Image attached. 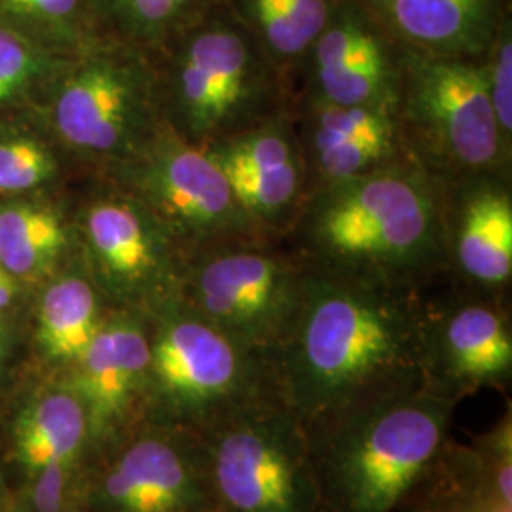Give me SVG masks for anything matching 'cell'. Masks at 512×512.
I'll list each match as a JSON object with an SVG mask.
<instances>
[{"instance_id": "obj_1", "label": "cell", "mask_w": 512, "mask_h": 512, "mask_svg": "<svg viewBox=\"0 0 512 512\" xmlns=\"http://www.w3.org/2000/svg\"><path fill=\"white\" fill-rule=\"evenodd\" d=\"M423 289L308 266L275 389L304 427L357 403L429 385Z\"/></svg>"}, {"instance_id": "obj_2", "label": "cell", "mask_w": 512, "mask_h": 512, "mask_svg": "<svg viewBox=\"0 0 512 512\" xmlns=\"http://www.w3.org/2000/svg\"><path fill=\"white\" fill-rule=\"evenodd\" d=\"M281 241L342 277L425 289L448 274L442 190L414 160L313 188Z\"/></svg>"}, {"instance_id": "obj_3", "label": "cell", "mask_w": 512, "mask_h": 512, "mask_svg": "<svg viewBox=\"0 0 512 512\" xmlns=\"http://www.w3.org/2000/svg\"><path fill=\"white\" fill-rule=\"evenodd\" d=\"M458 406L425 385L304 427L323 512L395 511L448 444Z\"/></svg>"}, {"instance_id": "obj_4", "label": "cell", "mask_w": 512, "mask_h": 512, "mask_svg": "<svg viewBox=\"0 0 512 512\" xmlns=\"http://www.w3.org/2000/svg\"><path fill=\"white\" fill-rule=\"evenodd\" d=\"M158 76L165 126L209 148L291 109L293 95L247 29L217 0L167 46Z\"/></svg>"}, {"instance_id": "obj_5", "label": "cell", "mask_w": 512, "mask_h": 512, "mask_svg": "<svg viewBox=\"0 0 512 512\" xmlns=\"http://www.w3.org/2000/svg\"><path fill=\"white\" fill-rule=\"evenodd\" d=\"M395 120L406 154L437 183L511 177L512 148L495 124L480 59L401 46Z\"/></svg>"}, {"instance_id": "obj_6", "label": "cell", "mask_w": 512, "mask_h": 512, "mask_svg": "<svg viewBox=\"0 0 512 512\" xmlns=\"http://www.w3.org/2000/svg\"><path fill=\"white\" fill-rule=\"evenodd\" d=\"M158 311L147 393L169 427L200 435L249 404L277 397L272 359L241 346L181 298Z\"/></svg>"}, {"instance_id": "obj_7", "label": "cell", "mask_w": 512, "mask_h": 512, "mask_svg": "<svg viewBox=\"0 0 512 512\" xmlns=\"http://www.w3.org/2000/svg\"><path fill=\"white\" fill-rule=\"evenodd\" d=\"M198 437L215 512H323L306 429L279 397Z\"/></svg>"}, {"instance_id": "obj_8", "label": "cell", "mask_w": 512, "mask_h": 512, "mask_svg": "<svg viewBox=\"0 0 512 512\" xmlns=\"http://www.w3.org/2000/svg\"><path fill=\"white\" fill-rule=\"evenodd\" d=\"M308 266L274 238L232 239L184 262V306L275 361L300 306Z\"/></svg>"}, {"instance_id": "obj_9", "label": "cell", "mask_w": 512, "mask_h": 512, "mask_svg": "<svg viewBox=\"0 0 512 512\" xmlns=\"http://www.w3.org/2000/svg\"><path fill=\"white\" fill-rule=\"evenodd\" d=\"M116 171L186 258L232 239L268 238L243 213L207 150L188 145L169 128Z\"/></svg>"}, {"instance_id": "obj_10", "label": "cell", "mask_w": 512, "mask_h": 512, "mask_svg": "<svg viewBox=\"0 0 512 512\" xmlns=\"http://www.w3.org/2000/svg\"><path fill=\"white\" fill-rule=\"evenodd\" d=\"M55 128L71 147L128 164L164 131L158 76L128 52L97 50L63 82Z\"/></svg>"}, {"instance_id": "obj_11", "label": "cell", "mask_w": 512, "mask_h": 512, "mask_svg": "<svg viewBox=\"0 0 512 512\" xmlns=\"http://www.w3.org/2000/svg\"><path fill=\"white\" fill-rule=\"evenodd\" d=\"M425 344L429 385L458 403L482 389L511 384L512 325L505 296L458 285L444 298H427Z\"/></svg>"}, {"instance_id": "obj_12", "label": "cell", "mask_w": 512, "mask_h": 512, "mask_svg": "<svg viewBox=\"0 0 512 512\" xmlns=\"http://www.w3.org/2000/svg\"><path fill=\"white\" fill-rule=\"evenodd\" d=\"M399 74L401 44L361 0H336L311 46L296 95L395 114Z\"/></svg>"}, {"instance_id": "obj_13", "label": "cell", "mask_w": 512, "mask_h": 512, "mask_svg": "<svg viewBox=\"0 0 512 512\" xmlns=\"http://www.w3.org/2000/svg\"><path fill=\"white\" fill-rule=\"evenodd\" d=\"M99 505L105 512H215L200 437L169 425L139 433L101 476Z\"/></svg>"}, {"instance_id": "obj_14", "label": "cell", "mask_w": 512, "mask_h": 512, "mask_svg": "<svg viewBox=\"0 0 512 512\" xmlns=\"http://www.w3.org/2000/svg\"><path fill=\"white\" fill-rule=\"evenodd\" d=\"M84 234L112 291L135 298L150 294L158 308L179 298L186 256L133 194L95 200L84 215Z\"/></svg>"}, {"instance_id": "obj_15", "label": "cell", "mask_w": 512, "mask_h": 512, "mask_svg": "<svg viewBox=\"0 0 512 512\" xmlns=\"http://www.w3.org/2000/svg\"><path fill=\"white\" fill-rule=\"evenodd\" d=\"M440 190L448 274L461 287L505 296L512 281L511 177L480 175Z\"/></svg>"}, {"instance_id": "obj_16", "label": "cell", "mask_w": 512, "mask_h": 512, "mask_svg": "<svg viewBox=\"0 0 512 512\" xmlns=\"http://www.w3.org/2000/svg\"><path fill=\"white\" fill-rule=\"evenodd\" d=\"M291 109L308 192L410 160L393 112L332 105L304 93L294 95Z\"/></svg>"}, {"instance_id": "obj_17", "label": "cell", "mask_w": 512, "mask_h": 512, "mask_svg": "<svg viewBox=\"0 0 512 512\" xmlns=\"http://www.w3.org/2000/svg\"><path fill=\"white\" fill-rule=\"evenodd\" d=\"M393 512H512V412L471 442L448 440Z\"/></svg>"}, {"instance_id": "obj_18", "label": "cell", "mask_w": 512, "mask_h": 512, "mask_svg": "<svg viewBox=\"0 0 512 512\" xmlns=\"http://www.w3.org/2000/svg\"><path fill=\"white\" fill-rule=\"evenodd\" d=\"M74 365L73 391L86 406L92 433L103 435L148 391L150 332L133 317L109 319Z\"/></svg>"}, {"instance_id": "obj_19", "label": "cell", "mask_w": 512, "mask_h": 512, "mask_svg": "<svg viewBox=\"0 0 512 512\" xmlns=\"http://www.w3.org/2000/svg\"><path fill=\"white\" fill-rule=\"evenodd\" d=\"M401 46L423 54L480 59L494 42L507 0H361Z\"/></svg>"}, {"instance_id": "obj_20", "label": "cell", "mask_w": 512, "mask_h": 512, "mask_svg": "<svg viewBox=\"0 0 512 512\" xmlns=\"http://www.w3.org/2000/svg\"><path fill=\"white\" fill-rule=\"evenodd\" d=\"M296 95L311 46L336 0H222Z\"/></svg>"}, {"instance_id": "obj_21", "label": "cell", "mask_w": 512, "mask_h": 512, "mask_svg": "<svg viewBox=\"0 0 512 512\" xmlns=\"http://www.w3.org/2000/svg\"><path fill=\"white\" fill-rule=\"evenodd\" d=\"M90 433V418L82 399L74 391L52 393L35 404L19 423V458L31 471L71 465Z\"/></svg>"}, {"instance_id": "obj_22", "label": "cell", "mask_w": 512, "mask_h": 512, "mask_svg": "<svg viewBox=\"0 0 512 512\" xmlns=\"http://www.w3.org/2000/svg\"><path fill=\"white\" fill-rule=\"evenodd\" d=\"M103 323L97 291L80 275L59 279L42 296L38 332L54 359L76 363Z\"/></svg>"}, {"instance_id": "obj_23", "label": "cell", "mask_w": 512, "mask_h": 512, "mask_svg": "<svg viewBox=\"0 0 512 512\" xmlns=\"http://www.w3.org/2000/svg\"><path fill=\"white\" fill-rule=\"evenodd\" d=\"M67 232L52 209L16 205L0 209V264L10 275H35L52 264Z\"/></svg>"}, {"instance_id": "obj_24", "label": "cell", "mask_w": 512, "mask_h": 512, "mask_svg": "<svg viewBox=\"0 0 512 512\" xmlns=\"http://www.w3.org/2000/svg\"><path fill=\"white\" fill-rule=\"evenodd\" d=\"M114 16L137 40L167 46L217 0H109Z\"/></svg>"}, {"instance_id": "obj_25", "label": "cell", "mask_w": 512, "mask_h": 512, "mask_svg": "<svg viewBox=\"0 0 512 512\" xmlns=\"http://www.w3.org/2000/svg\"><path fill=\"white\" fill-rule=\"evenodd\" d=\"M486 92L495 124L507 147L512 148V18L503 19L494 42L480 57Z\"/></svg>"}, {"instance_id": "obj_26", "label": "cell", "mask_w": 512, "mask_h": 512, "mask_svg": "<svg viewBox=\"0 0 512 512\" xmlns=\"http://www.w3.org/2000/svg\"><path fill=\"white\" fill-rule=\"evenodd\" d=\"M55 171L54 156L31 139L0 143V192H23L48 181Z\"/></svg>"}, {"instance_id": "obj_27", "label": "cell", "mask_w": 512, "mask_h": 512, "mask_svg": "<svg viewBox=\"0 0 512 512\" xmlns=\"http://www.w3.org/2000/svg\"><path fill=\"white\" fill-rule=\"evenodd\" d=\"M37 71V55L23 38L0 27V105Z\"/></svg>"}, {"instance_id": "obj_28", "label": "cell", "mask_w": 512, "mask_h": 512, "mask_svg": "<svg viewBox=\"0 0 512 512\" xmlns=\"http://www.w3.org/2000/svg\"><path fill=\"white\" fill-rule=\"evenodd\" d=\"M10 10L31 18L65 21L80 10L82 0H2Z\"/></svg>"}, {"instance_id": "obj_29", "label": "cell", "mask_w": 512, "mask_h": 512, "mask_svg": "<svg viewBox=\"0 0 512 512\" xmlns=\"http://www.w3.org/2000/svg\"><path fill=\"white\" fill-rule=\"evenodd\" d=\"M69 465H50L38 471L42 478L38 484L37 505L40 512H59L63 503V488L67 482Z\"/></svg>"}, {"instance_id": "obj_30", "label": "cell", "mask_w": 512, "mask_h": 512, "mask_svg": "<svg viewBox=\"0 0 512 512\" xmlns=\"http://www.w3.org/2000/svg\"><path fill=\"white\" fill-rule=\"evenodd\" d=\"M14 298V283L12 275L8 274L0 264V310H4Z\"/></svg>"}]
</instances>
